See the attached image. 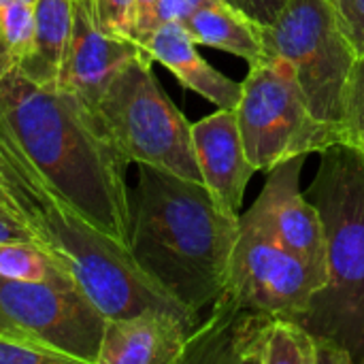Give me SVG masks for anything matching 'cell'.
I'll use <instances>...</instances> for the list:
<instances>
[{
	"mask_svg": "<svg viewBox=\"0 0 364 364\" xmlns=\"http://www.w3.org/2000/svg\"><path fill=\"white\" fill-rule=\"evenodd\" d=\"M0 139L53 200L130 247L128 162L75 94L30 79L0 41Z\"/></svg>",
	"mask_w": 364,
	"mask_h": 364,
	"instance_id": "cell-1",
	"label": "cell"
},
{
	"mask_svg": "<svg viewBox=\"0 0 364 364\" xmlns=\"http://www.w3.org/2000/svg\"><path fill=\"white\" fill-rule=\"evenodd\" d=\"M130 190V252L183 307L200 311L218 301L241 232L205 183L136 164Z\"/></svg>",
	"mask_w": 364,
	"mask_h": 364,
	"instance_id": "cell-2",
	"label": "cell"
},
{
	"mask_svg": "<svg viewBox=\"0 0 364 364\" xmlns=\"http://www.w3.org/2000/svg\"><path fill=\"white\" fill-rule=\"evenodd\" d=\"M309 200L326 239V284L294 320L364 364V154L350 143L326 147Z\"/></svg>",
	"mask_w": 364,
	"mask_h": 364,
	"instance_id": "cell-3",
	"label": "cell"
},
{
	"mask_svg": "<svg viewBox=\"0 0 364 364\" xmlns=\"http://www.w3.org/2000/svg\"><path fill=\"white\" fill-rule=\"evenodd\" d=\"M41 228L49 252L107 320L156 309L179 318L192 333L200 324V316L173 299L134 260L128 245L98 232L62 205H53L43 215Z\"/></svg>",
	"mask_w": 364,
	"mask_h": 364,
	"instance_id": "cell-4",
	"label": "cell"
},
{
	"mask_svg": "<svg viewBox=\"0 0 364 364\" xmlns=\"http://www.w3.org/2000/svg\"><path fill=\"white\" fill-rule=\"evenodd\" d=\"M151 62V55L141 53L119 68L98 102V122L128 164L156 166L203 183L192 124L164 94Z\"/></svg>",
	"mask_w": 364,
	"mask_h": 364,
	"instance_id": "cell-5",
	"label": "cell"
},
{
	"mask_svg": "<svg viewBox=\"0 0 364 364\" xmlns=\"http://www.w3.org/2000/svg\"><path fill=\"white\" fill-rule=\"evenodd\" d=\"M239 220L241 232L230 256L224 290L211 305L213 314L190 335L188 350H198V346L213 341L243 309L296 320L324 286V277L303 258L241 215Z\"/></svg>",
	"mask_w": 364,
	"mask_h": 364,
	"instance_id": "cell-6",
	"label": "cell"
},
{
	"mask_svg": "<svg viewBox=\"0 0 364 364\" xmlns=\"http://www.w3.org/2000/svg\"><path fill=\"white\" fill-rule=\"evenodd\" d=\"M241 85L237 122L245 154L256 171H271L290 158L343 143L337 128L311 113L286 60L262 58L250 66Z\"/></svg>",
	"mask_w": 364,
	"mask_h": 364,
	"instance_id": "cell-7",
	"label": "cell"
},
{
	"mask_svg": "<svg viewBox=\"0 0 364 364\" xmlns=\"http://www.w3.org/2000/svg\"><path fill=\"white\" fill-rule=\"evenodd\" d=\"M262 43L264 58L292 66L311 113L343 136V96L356 53L331 0H288L275 21L262 26Z\"/></svg>",
	"mask_w": 364,
	"mask_h": 364,
	"instance_id": "cell-8",
	"label": "cell"
},
{
	"mask_svg": "<svg viewBox=\"0 0 364 364\" xmlns=\"http://www.w3.org/2000/svg\"><path fill=\"white\" fill-rule=\"evenodd\" d=\"M0 314L75 364H98L107 318L79 286L0 277Z\"/></svg>",
	"mask_w": 364,
	"mask_h": 364,
	"instance_id": "cell-9",
	"label": "cell"
},
{
	"mask_svg": "<svg viewBox=\"0 0 364 364\" xmlns=\"http://www.w3.org/2000/svg\"><path fill=\"white\" fill-rule=\"evenodd\" d=\"M305 156L290 158L269 171L267 183L243 220L303 258L326 284V239L318 207L301 192Z\"/></svg>",
	"mask_w": 364,
	"mask_h": 364,
	"instance_id": "cell-10",
	"label": "cell"
},
{
	"mask_svg": "<svg viewBox=\"0 0 364 364\" xmlns=\"http://www.w3.org/2000/svg\"><path fill=\"white\" fill-rule=\"evenodd\" d=\"M141 53L147 51L139 43L111 34L100 26L94 0H73V32L60 90L75 94L96 113L107 85L126 62Z\"/></svg>",
	"mask_w": 364,
	"mask_h": 364,
	"instance_id": "cell-11",
	"label": "cell"
},
{
	"mask_svg": "<svg viewBox=\"0 0 364 364\" xmlns=\"http://www.w3.org/2000/svg\"><path fill=\"white\" fill-rule=\"evenodd\" d=\"M192 141L203 183L226 211L239 215L256 168L243 147L237 109H218L192 124Z\"/></svg>",
	"mask_w": 364,
	"mask_h": 364,
	"instance_id": "cell-12",
	"label": "cell"
},
{
	"mask_svg": "<svg viewBox=\"0 0 364 364\" xmlns=\"http://www.w3.org/2000/svg\"><path fill=\"white\" fill-rule=\"evenodd\" d=\"M192 331L166 311L107 320L98 364H181Z\"/></svg>",
	"mask_w": 364,
	"mask_h": 364,
	"instance_id": "cell-13",
	"label": "cell"
},
{
	"mask_svg": "<svg viewBox=\"0 0 364 364\" xmlns=\"http://www.w3.org/2000/svg\"><path fill=\"white\" fill-rule=\"evenodd\" d=\"M196 47V41L181 21H164L145 49L154 62L166 66L188 90L207 98L218 109H237L243 85L213 68Z\"/></svg>",
	"mask_w": 364,
	"mask_h": 364,
	"instance_id": "cell-14",
	"label": "cell"
},
{
	"mask_svg": "<svg viewBox=\"0 0 364 364\" xmlns=\"http://www.w3.org/2000/svg\"><path fill=\"white\" fill-rule=\"evenodd\" d=\"M181 23L192 34L196 45L228 51L247 60L250 66L264 58L262 26L230 6L226 0L200 2Z\"/></svg>",
	"mask_w": 364,
	"mask_h": 364,
	"instance_id": "cell-15",
	"label": "cell"
},
{
	"mask_svg": "<svg viewBox=\"0 0 364 364\" xmlns=\"http://www.w3.org/2000/svg\"><path fill=\"white\" fill-rule=\"evenodd\" d=\"M34 21V47L19 66L36 83L60 87L73 32V0H36Z\"/></svg>",
	"mask_w": 364,
	"mask_h": 364,
	"instance_id": "cell-16",
	"label": "cell"
},
{
	"mask_svg": "<svg viewBox=\"0 0 364 364\" xmlns=\"http://www.w3.org/2000/svg\"><path fill=\"white\" fill-rule=\"evenodd\" d=\"M0 277L9 282H49L60 286L75 284L70 271L53 254L26 241L0 243Z\"/></svg>",
	"mask_w": 364,
	"mask_h": 364,
	"instance_id": "cell-17",
	"label": "cell"
},
{
	"mask_svg": "<svg viewBox=\"0 0 364 364\" xmlns=\"http://www.w3.org/2000/svg\"><path fill=\"white\" fill-rule=\"evenodd\" d=\"M45 211L17 190L9 179L0 177V243L4 241H26L47 247L41 222ZM51 254V252H49Z\"/></svg>",
	"mask_w": 364,
	"mask_h": 364,
	"instance_id": "cell-18",
	"label": "cell"
},
{
	"mask_svg": "<svg viewBox=\"0 0 364 364\" xmlns=\"http://www.w3.org/2000/svg\"><path fill=\"white\" fill-rule=\"evenodd\" d=\"M316 337L294 320L275 318L267 337L264 364H316Z\"/></svg>",
	"mask_w": 364,
	"mask_h": 364,
	"instance_id": "cell-19",
	"label": "cell"
},
{
	"mask_svg": "<svg viewBox=\"0 0 364 364\" xmlns=\"http://www.w3.org/2000/svg\"><path fill=\"white\" fill-rule=\"evenodd\" d=\"M0 364H75V360L4 320L0 322Z\"/></svg>",
	"mask_w": 364,
	"mask_h": 364,
	"instance_id": "cell-20",
	"label": "cell"
},
{
	"mask_svg": "<svg viewBox=\"0 0 364 364\" xmlns=\"http://www.w3.org/2000/svg\"><path fill=\"white\" fill-rule=\"evenodd\" d=\"M34 28V4H0V41L17 62L32 53Z\"/></svg>",
	"mask_w": 364,
	"mask_h": 364,
	"instance_id": "cell-21",
	"label": "cell"
},
{
	"mask_svg": "<svg viewBox=\"0 0 364 364\" xmlns=\"http://www.w3.org/2000/svg\"><path fill=\"white\" fill-rule=\"evenodd\" d=\"M364 136V55L354 60L343 96V139L358 145Z\"/></svg>",
	"mask_w": 364,
	"mask_h": 364,
	"instance_id": "cell-22",
	"label": "cell"
},
{
	"mask_svg": "<svg viewBox=\"0 0 364 364\" xmlns=\"http://www.w3.org/2000/svg\"><path fill=\"white\" fill-rule=\"evenodd\" d=\"M0 177L9 179L17 190H21L28 198H32L45 213L53 205H60V203L53 200L47 186L13 156V151L6 147V143L2 139H0Z\"/></svg>",
	"mask_w": 364,
	"mask_h": 364,
	"instance_id": "cell-23",
	"label": "cell"
},
{
	"mask_svg": "<svg viewBox=\"0 0 364 364\" xmlns=\"http://www.w3.org/2000/svg\"><path fill=\"white\" fill-rule=\"evenodd\" d=\"M331 4L356 58L364 55V0H331Z\"/></svg>",
	"mask_w": 364,
	"mask_h": 364,
	"instance_id": "cell-24",
	"label": "cell"
},
{
	"mask_svg": "<svg viewBox=\"0 0 364 364\" xmlns=\"http://www.w3.org/2000/svg\"><path fill=\"white\" fill-rule=\"evenodd\" d=\"M132 4L134 0H94L100 26L111 34L128 38L132 26Z\"/></svg>",
	"mask_w": 364,
	"mask_h": 364,
	"instance_id": "cell-25",
	"label": "cell"
},
{
	"mask_svg": "<svg viewBox=\"0 0 364 364\" xmlns=\"http://www.w3.org/2000/svg\"><path fill=\"white\" fill-rule=\"evenodd\" d=\"M160 26H162L160 23V0H134V4H132L130 38L145 49L149 38L154 36V32Z\"/></svg>",
	"mask_w": 364,
	"mask_h": 364,
	"instance_id": "cell-26",
	"label": "cell"
},
{
	"mask_svg": "<svg viewBox=\"0 0 364 364\" xmlns=\"http://www.w3.org/2000/svg\"><path fill=\"white\" fill-rule=\"evenodd\" d=\"M230 6L245 13L250 19L258 21L260 26H269L282 13L288 0H226Z\"/></svg>",
	"mask_w": 364,
	"mask_h": 364,
	"instance_id": "cell-27",
	"label": "cell"
},
{
	"mask_svg": "<svg viewBox=\"0 0 364 364\" xmlns=\"http://www.w3.org/2000/svg\"><path fill=\"white\" fill-rule=\"evenodd\" d=\"M316 343H318L316 364H354L352 356L341 346H337L335 341L316 337Z\"/></svg>",
	"mask_w": 364,
	"mask_h": 364,
	"instance_id": "cell-28",
	"label": "cell"
},
{
	"mask_svg": "<svg viewBox=\"0 0 364 364\" xmlns=\"http://www.w3.org/2000/svg\"><path fill=\"white\" fill-rule=\"evenodd\" d=\"M205 0H160V23L183 21Z\"/></svg>",
	"mask_w": 364,
	"mask_h": 364,
	"instance_id": "cell-29",
	"label": "cell"
},
{
	"mask_svg": "<svg viewBox=\"0 0 364 364\" xmlns=\"http://www.w3.org/2000/svg\"><path fill=\"white\" fill-rule=\"evenodd\" d=\"M15 2H26V4H36V0H0V4H15Z\"/></svg>",
	"mask_w": 364,
	"mask_h": 364,
	"instance_id": "cell-30",
	"label": "cell"
},
{
	"mask_svg": "<svg viewBox=\"0 0 364 364\" xmlns=\"http://www.w3.org/2000/svg\"><path fill=\"white\" fill-rule=\"evenodd\" d=\"M356 147H360V149H363V154H364V136H363V139H360V143H358Z\"/></svg>",
	"mask_w": 364,
	"mask_h": 364,
	"instance_id": "cell-31",
	"label": "cell"
},
{
	"mask_svg": "<svg viewBox=\"0 0 364 364\" xmlns=\"http://www.w3.org/2000/svg\"><path fill=\"white\" fill-rule=\"evenodd\" d=\"M4 320H6V318H4V316H2V314H0V322H4Z\"/></svg>",
	"mask_w": 364,
	"mask_h": 364,
	"instance_id": "cell-32",
	"label": "cell"
}]
</instances>
